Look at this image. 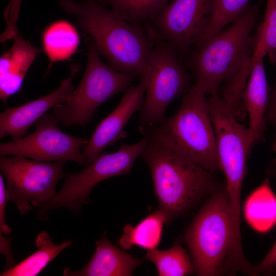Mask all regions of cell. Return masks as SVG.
I'll return each mask as SVG.
<instances>
[{
	"mask_svg": "<svg viewBox=\"0 0 276 276\" xmlns=\"http://www.w3.org/2000/svg\"><path fill=\"white\" fill-rule=\"evenodd\" d=\"M140 157L150 170L159 208L169 225L217 190L212 172L199 166L158 127Z\"/></svg>",
	"mask_w": 276,
	"mask_h": 276,
	"instance_id": "1",
	"label": "cell"
},
{
	"mask_svg": "<svg viewBox=\"0 0 276 276\" xmlns=\"http://www.w3.org/2000/svg\"><path fill=\"white\" fill-rule=\"evenodd\" d=\"M58 3L66 13L75 17L82 34L92 38L109 66L140 80L145 78L155 42L144 28L132 25L95 0Z\"/></svg>",
	"mask_w": 276,
	"mask_h": 276,
	"instance_id": "2",
	"label": "cell"
},
{
	"mask_svg": "<svg viewBox=\"0 0 276 276\" xmlns=\"http://www.w3.org/2000/svg\"><path fill=\"white\" fill-rule=\"evenodd\" d=\"M263 1L248 6L229 27L190 50L182 63L192 76L191 89L219 94L221 84L252 57V33Z\"/></svg>",
	"mask_w": 276,
	"mask_h": 276,
	"instance_id": "3",
	"label": "cell"
},
{
	"mask_svg": "<svg viewBox=\"0 0 276 276\" xmlns=\"http://www.w3.org/2000/svg\"><path fill=\"white\" fill-rule=\"evenodd\" d=\"M232 239L230 204L224 187L212 194L184 235L196 273L200 276L227 274Z\"/></svg>",
	"mask_w": 276,
	"mask_h": 276,
	"instance_id": "4",
	"label": "cell"
},
{
	"mask_svg": "<svg viewBox=\"0 0 276 276\" xmlns=\"http://www.w3.org/2000/svg\"><path fill=\"white\" fill-rule=\"evenodd\" d=\"M84 43L87 59L82 79L62 103L52 108L53 114L65 127L85 128L101 104L116 95L125 92L137 78L105 64L91 37L86 36Z\"/></svg>",
	"mask_w": 276,
	"mask_h": 276,
	"instance_id": "5",
	"label": "cell"
},
{
	"mask_svg": "<svg viewBox=\"0 0 276 276\" xmlns=\"http://www.w3.org/2000/svg\"><path fill=\"white\" fill-rule=\"evenodd\" d=\"M157 127L199 166L212 172L220 170L205 94L190 89L176 113Z\"/></svg>",
	"mask_w": 276,
	"mask_h": 276,
	"instance_id": "6",
	"label": "cell"
},
{
	"mask_svg": "<svg viewBox=\"0 0 276 276\" xmlns=\"http://www.w3.org/2000/svg\"><path fill=\"white\" fill-rule=\"evenodd\" d=\"M148 139L145 134L135 144L122 143L117 151L110 153L103 151L79 172L67 174L61 190L38 208L37 219L47 220L50 210L62 207L73 214H79L82 206L89 203V195L95 186L107 178L130 173L135 161L143 152Z\"/></svg>",
	"mask_w": 276,
	"mask_h": 276,
	"instance_id": "7",
	"label": "cell"
},
{
	"mask_svg": "<svg viewBox=\"0 0 276 276\" xmlns=\"http://www.w3.org/2000/svg\"><path fill=\"white\" fill-rule=\"evenodd\" d=\"M148 82L140 111L139 130L143 135L166 118L170 103L191 89L193 78L175 48L165 41L155 43L147 67Z\"/></svg>",
	"mask_w": 276,
	"mask_h": 276,
	"instance_id": "8",
	"label": "cell"
},
{
	"mask_svg": "<svg viewBox=\"0 0 276 276\" xmlns=\"http://www.w3.org/2000/svg\"><path fill=\"white\" fill-rule=\"evenodd\" d=\"M215 133L220 166L226 179L225 188L233 209L241 206L243 182L246 174V159L252 149L248 128L237 121L236 108L219 94L208 98Z\"/></svg>",
	"mask_w": 276,
	"mask_h": 276,
	"instance_id": "9",
	"label": "cell"
},
{
	"mask_svg": "<svg viewBox=\"0 0 276 276\" xmlns=\"http://www.w3.org/2000/svg\"><path fill=\"white\" fill-rule=\"evenodd\" d=\"M66 161L41 162L22 156H1L0 168L7 186L8 201L24 215L53 198L64 177Z\"/></svg>",
	"mask_w": 276,
	"mask_h": 276,
	"instance_id": "10",
	"label": "cell"
},
{
	"mask_svg": "<svg viewBox=\"0 0 276 276\" xmlns=\"http://www.w3.org/2000/svg\"><path fill=\"white\" fill-rule=\"evenodd\" d=\"M214 6L215 0H173L144 28L155 43L171 44L182 62L206 30Z\"/></svg>",
	"mask_w": 276,
	"mask_h": 276,
	"instance_id": "11",
	"label": "cell"
},
{
	"mask_svg": "<svg viewBox=\"0 0 276 276\" xmlns=\"http://www.w3.org/2000/svg\"><path fill=\"white\" fill-rule=\"evenodd\" d=\"M59 123L53 114L46 113L34 123L31 134L1 143V156L20 155L41 162L71 160L86 165L82 148L88 139L64 133Z\"/></svg>",
	"mask_w": 276,
	"mask_h": 276,
	"instance_id": "12",
	"label": "cell"
},
{
	"mask_svg": "<svg viewBox=\"0 0 276 276\" xmlns=\"http://www.w3.org/2000/svg\"><path fill=\"white\" fill-rule=\"evenodd\" d=\"M148 78L147 70L145 78L138 84L129 86L115 109L97 125L82 148L87 165L94 161L106 147L122 137L125 125L142 108Z\"/></svg>",
	"mask_w": 276,
	"mask_h": 276,
	"instance_id": "13",
	"label": "cell"
},
{
	"mask_svg": "<svg viewBox=\"0 0 276 276\" xmlns=\"http://www.w3.org/2000/svg\"><path fill=\"white\" fill-rule=\"evenodd\" d=\"M70 74L50 94L21 105L8 108L0 113V138L12 140L25 136L30 126L55 105L62 103L74 89L73 80L81 69L79 63L71 64Z\"/></svg>",
	"mask_w": 276,
	"mask_h": 276,
	"instance_id": "14",
	"label": "cell"
},
{
	"mask_svg": "<svg viewBox=\"0 0 276 276\" xmlns=\"http://www.w3.org/2000/svg\"><path fill=\"white\" fill-rule=\"evenodd\" d=\"M263 58L255 56L249 76L241 96V101L248 114V128L252 148L264 139L266 116L270 101V93Z\"/></svg>",
	"mask_w": 276,
	"mask_h": 276,
	"instance_id": "15",
	"label": "cell"
},
{
	"mask_svg": "<svg viewBox=\"0 0 276 276\" xmlns=\"http://www.w3.org/2000/svg\"><path fill=\"white\" fill-rule=\"evenodd\" d=\"M143 260L132 257L112 244L106 232L96 242V249L87 264L80 270L70 267L63 270L64 276H130Z\"/></svg>",
	"mask_w": 276,
	"mask_h": 276,
	"instance_id": "16",
	"label": "cell"
},
{
	"mask_svg": "<svg viewBox=\"0 0 276 276\" xmlns=\"http://www.w3.org/2000/svg\"><path fill=\"white\" fill-rule=\"evenodd\" d=\"M11 38L12 46L0 58V98L5 103L19 91L29 69L41 52L19 35L17 29Z\"/></svg>",
	"mask_w": 276,
	"mask_h": 276,
	"instance_id": "17",
	"label": "cell"
},
{
	"mask_svg": "<svg viewBox=\"0 0 276 276\" xmlns=\"http://www.w3.org/2000/svg\"><path fill=\"white\" fill-rule=\"evenodd\" d=\"M243 213L248 224L260 233H268L276 226V194L268 176L246 199Z\"/></svg>",
	"mask_w": 276,
	"mask_h": 276,
	"instance_id": "18",
	"label": "cell"
},
{
	"mask_svg": "<svg viewBox=\"0 0 276 276\" xmlns=\"http://www.w3.org/2000/svg\"><path fill=\"white\" fill-rule=\"evenodd\" d=\"M80 41L76 28L65 20L50 24L41 35L43 51L51 63L70 58L77 50Z\"/></svg>",
	"mask_w": 276,
	"mask_h": 276,
	"instance_id": "19",
	"label": "cell"
},
{
	"mask_svg": "<svg viewBox=\"0 0 276 276\" xmlns=\"http://www.w3.org/2000/svg\"><path fill=\"white\" fill-rule=\"evenodd\" d=\"M72 243V240H67L60 244H54L48 233L44 231H41L35 239L37 250L18 264L4 270L0 275H37L63 250Z\"/></svg>",
	"mask_w": 276,
	"mask_h": 276,
	"instance_id": "20",
	"label": "cell"
},
{
	"mask_svg": "<svg viewBox=\"0 0 276 276\" xmlns=\"http://www.w3.org/2000/svg\"><path fill=\"white\" fill-rule=\"evenodd\" d=\"M166 224L165 215L158 209L135 226L126 224L118 244L124 250L134 246L147 250L156 248L159 245L164 225Z\"/></svg>",
	"mask_w": 276,
	"mask_h": 276,
	"instance_id": "21",
	"label": "cell"
},
{
	"mask_svg": "<svg viewBox=\"0 0 276 276\" xmlns=\"http://www.w3.org/2000/svg\"><path fill=\"white\" fill-rule=\"evenodd\" d=\"M100 5L109 6L129 23L143 28L155 17L170 0H95Z\"/></svg>",
	"mask_w": 276,
	"mask_h": 276,
	"instance_id": "22",
	"label": "cell"
},
{
	"mask_svg": "<svg viewBox=\"0 0 276 276\" xmlns=\"http://www.w3.org/2000/svg\"><path fill=\"white\" fill-rule=\"evenodd\" d=\"M145 258L154 264L159 276H185L195 272L192 259L177 242L168 249L147 250Z\"/></svg>",
	"mask_w": 276,
	"mask_h": 276,
	"instance_id": "23",
	"label": "cell"
},
{
	"mask_svg": "<svg viewBox=\"0 0 276 276\" xmlns=\"http://www.w3.org/2000/svg\"><path fill=\"white\" fill-rule=\"evenodd\" d=\"M254 55L264 58L276 51V0H267L263 20L251 37Z\"/></svg>",
	"mask_w": 276,
	"mask_h": 276,
	"instance_id": "24",
	"label": "cell"
},
{
	"mask_svg": "<svg viewBox=\"0 0 276 276\" xmlns=\"http://www.w3.org/2000/svg\"><path fill=\"white\" fill-rule=\"evenodd\" d=\"M250 0H215L214 11L211 21L198 43L224 29L235 21L248 6Z\"/></svg>",
	"mask_w": 276,
	"mask_h": 276,
	"instance_id": "25",
	"label": "cell"
},
{
	"mask_svg": "<svg viewBox=\"0 0 276 276\" xmlns=\"http://www.w3.org/2000/svg\"><path fill=\"white\" fill-rule=\"evenodd\" d=\"M7 189L5 186L4 176L0 174V232L5 235H9L12 231L6 222L5 213L7 203L8 202Z\"/></svg>",
	"mask_w": 276,
	"mask_h": 276,
	"instance_id": "26",
	"label": "cell"
},
{
	"mask_svg": "<svg viewBox=\"0 0 276 276\" xmlns=\"http://www.w3.org/2000/svg\"><path fill=\"white\" fill-rule=\"evenodd\" d=\"M275 268H276V240L262 260L255 266L258 275V274L269 275Z\"/></svg>",
	"mask_w": 276,
	"mask_h": 276,
	"instance_id": "27",
	"label": "cell"
},
{
	"mask_svg": "<svg viewBox=\"0 0 276 276\" xmlns=\"http://www.w3.org/2000/svg\"><path fill=\"white\" fill-rule=\"evenodd\" d=\"M272 64L276 65V51L268 54ZM266 123H268L276 127V82L275 85L270 94V101L266 116Z\"/></svg>",
	"mask_w": 276,
	"mask_h": 276,
	"instance_id": "28",
	"label": "cell"
},
{
	"mask_svg": "<svg viewBox=\"0 0 276 276\" xmlns=\"http://www.w3.org/2000/svg\"><path fill=\"white\" fill-rule=\"evenodd\" d=\"M5 235L0 232V252L5 256L6 260V266L4 270L15 265V261L11 248V240Z\"/></svg>",
	"mask_w": 276,
	"mask_h": 276,
	"instance_id": "29",
	"label": "cell"
},
{
	"mask_svg": "<svg viewBox=\"0 0 276 276\" xmlns=\"http://www.w3.org/2000/svg\"><path fill=\"white\" fill-rule=\"evenodd\" d=\"M271 172L272 174L276 178V159L274 160L273 165L271 168Z\"/></svg>",
	"mask_w": 276,
	"mask_h": 276,
	"instance_id": "30",
	"label": "cell"
},
{
	"mask_svg": "<svg viewBox=\"0 0 276 276\" xmlns=\"http://www.w3.org/2000/svg\"><path fill=\"white\" fill-rule=\"evenodd\" d=\"M272 149L273 151L276 152V136L272 145Z\"/></svg>",
	"mask_w": 276,
	"mask_h": 276,
	"instance_id": "31",
	"label": "cell"
},
{
	"mask_svg": "<svg viewBox=\"0 0 276 276\" xmlns=\"http://www.w3.org/2000/svg\"><path fill=\"white\" fill-rule=\"evenodd\" d=\"M269 275H276V268H275Z\"/></svg>",
	"mask_w": 276,
	"mask_h": 276,
	"instance_id": "32",
	"label": "cell"
}]
</instances>
